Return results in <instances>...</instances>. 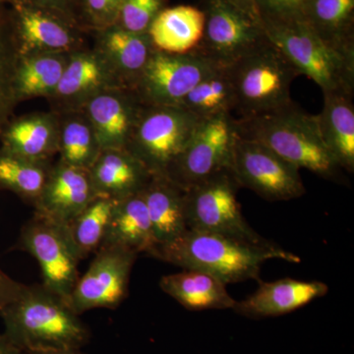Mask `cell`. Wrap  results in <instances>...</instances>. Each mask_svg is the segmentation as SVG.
I'll return each instance as SVG.
<instances>
[{"label":"cell","mask_w":354,"mask_h":354,"mask_svg":"<svg viewBox=\"0 0 354 354\" xmlns=\"http://www.w3.org/2000/svg\"><path fill=\"white\" fill-rule=\"evenodd\" d=\"M24 286L23 283L14 281L0 268V315L7 305L19 297Z\"/></svg>","instance_id":"obj_38"},{"label":"cell","mask_w":354,"mask_h":354,"mask_svg":"<svg viewBox=\"0 0 354 354\" xmlns=\"http://www.w3.org/2000/svg\"><path fill=\"white\" fill-rule=\"evenodd\" d=\"M19 58L10 6L0 0V138L18 104L14 80Z\"/></svg>","instance_id":"obj_31"},{"label":"cell","mask_w":354,"mask_h":354,"mask_svg":"<svg viewBox=\"0 0 354 354\" xmlns=\"http://www.w3.org/2000/svg\"><path fill=\"white\" fill-rule=\"evenodd\" d=\"M3 1L8 4V6L25 4V6L50 9V10L55 11V12L66 16V17L74 21L77 25L81 27L80 17H79L80 0H3Z\"/></svg>","instance_id":"obj_37"},{"label":"cell","mask_w":354,"mask_h":354,"mask_svg":"<svg viewBox=\"0 0 354 354\" xmlns=\"http://www.w3.org/2000/svg\"><path fill=\"white\" fill-rule=\"evenodd\" d=\"M57 113H34L10 120L0 138V151L38 162H50L58 151Z\"/></svg>","instance_id":"obj_21"},{"label":"cell","mask_w":354,"mask_h":354,"mask_svg":"<svg viewBox=\"0 0 354 354\" xmlns=\"http://www.w3.org/2000/svg\"><path fill=\"white\" fill-rule=\"evenodd\" d=\"M167 3V0H121L115 25L136 34H148L153 21Z\"/></svg>","instance_id":"obj_34"},{"label":"cell","mask_w":354,"mask_h":354,"mask_svg":"<svg viewBox=\"0 0 354 354\" xmlns=\"http://www.w3.org/2000/svg\"><path fill=\"white\" fill-rule=\"evenodd\" d=\"M50 167V162L27 160L0 151V189L15 193L34 206Z\"/></svg>","instance_id":"obj_33"},{"label":"cell","mask_w":354,"mask_h":354,"mask_svg":"<svg viewBox=\"0 0 354 354\" xmlns=\"http://www.w3.org/2000/svg\"><path fill=\"white\" fill-rule=\"evenodd\" d=\"M307 0H254L263 25H288L304 22Z\"/></svg>","instance_id":"obj_35"},{"label":"cell","mask_w":354,"mask_h":354,"mask_svg":"<svg viewBox=\"0 0 354 354\" xmlns=\"http://www.w3.org/2000/svg\"><path fill=\"white\" fill-rule=\"evenodd\" d=\"M102 245L123 247L138 255L152 254L156 241L143 191L115 201Z\"/></svg>","instance_id":"obj_26"},{"label":"cell","mask_w":354,"mask_h":354,"mask_svg":"<svg viewBox=\"0 0 354 354\" xmlns=\"http://www.w3.org/2000/svg\"><path fill=\"white\" fill-rule=\"evenodd\" d=\"M241 138L258 142L298 169L335 180L339 165L324 145L316 115L291 102L286 106L235 120Z\"/></svg>","instance_id":"obj_3"},{"label":"cell","mask_w":354,"mask_h":354,"mask_svg":"<svg viewBox=\"0 0 354 354\" xmlns=\"http://www.w3.org/2000/svg\"><path fill=\"white\" fill-rule=\"evenodd\" d=\"M9 6L20 57L38 53H73L86 48L87 32L66 16L25 4Z\"/></svg>","instance_id":"obj_14"},{"label":"cell","mask_w":354,"mask_h":354,"mask_svg":"<svg viewBox=\"0 0 354 354\" xmlns=\"http://www.w3.org/2000/svg\"><path fill=\"white\" fill-rule=\"evenodd\" d=\"M228 1L234 3V6L241 7V8L244 9V10L248 11V12L258 15L257 11H256L254 0H228Z\"/></svg>","instance_id":"obj_40"},{"label":"cell","mask_w":354,"mask_h":354,"mask_svg":"<svg viewBox=\"0 0 354 354\" xmlns=\"http://www.w3.org/2000/svg\"><path fill=\"white\" fill-rule=\"evenodd\" d=\"M239 188L227 169L184 191L187 230L225 235L255 245L272 244L258 234L242 215L236 199Z\"/></svg>","instance_id":"obj_6"},{"label":"cell","mask_w":354,"mask_h":354,"mask_svg":"<svg viewBox=\"0 0 354 354\" xmlns=\"http://www.w3.org/2000/svg\"><path fill=\"white\" fill-rule=\"evenodd\" d=\"M27 354H82L79 351H38Z\"/></svg>","instance_id":"obj_41"},{"label":"cell","mask_w":354,"mask_h":354,"mask_svg":"<svg viewBox=\"0 0 354 354\" xmlns=\"http://www.w3.org/2000/svg\"><path fill=\"white\" fill-rule=\"evenodd\" d=\"M299 169L262 144L236 134L230 171L239 187L268 201L297 199L305 194Z\"/></svg>","instance_id":"obj_10"},{"label":"cell","mask_w":354,"mask_h":354,"mask_svg":"<svg viewBox=\"0 0 354 354\" xmlns=\"http://www.w3.org/2000/svg\"><path fill=\"white\" fill-rule=\"evenodd\" d=\"M70 53H38L20 57L14 80L17 102L50 97L64 75Z\"/></svg>","instance_id":"obj_28"},{"label":"cell","mask_w":354,"mask_h":354,"mask_svg":"<svg viewBox=\"0 0 354 354\" xmlns=\"http://www.w3.org/2000/svg\"><path fill=\"white\" fill-rule=\"evenodd\" d=\"M121 0H80L81 27L93 32L116 24Z\"/></svg>","instance_id":"obj_36"},{"label":"cell","mask_w":354,"mask_h":354,"mask_svg":"<svg viewBox=\"0 0 354 354\" xmlns=\"http://www.w3.org/2000/svg\"><path fill=\"white\" fill-rule=\"evenodd\" d=\"M228 67L236 97L235 111L241 118L292 102L290 86L299 73L269 39Z\"/></svg>","instance_id":"obj_5"},{"label":"cell","mask_w":354,"mask_h":354,"mask_svg":"<svg viewBox=\"0 0 354 354\" xmlns=\"http://www.w3.org/2000/svg\"><path fill=\"white\" fill-rule=\"evenodd\" d=\"M150 256L183 270H198L212 274L225 286L259 279L267 261L301 262V258L276 243L255 245L225 235L186 230L174 241L156 246Z\"/></svg>","instance_id":"obj_1"},{"label":"cell","mask_w":354,"mask_h":354,"mask_svg":"<svg viewBox=\"0 0 354 354\" xmlns=\"http://www.w3.org/2000/svg\"><path fill=\"white\" fill-rule=\"evenodd\" d=\"M17 248L37 260L43 283L69 304L70 295L78 281L77 254L66 225L35 215L21 230Z\"/></svg>","instance_id":"obj_9"},{"label":"cell","mask_w":354,"mask_h":354,"mask_svg":"<svg viewBox=\"0 0 354 354\" xmlns=\"http://www.w3.org/2000/svg\"><path fill=\"white\" fill-rule=\"evenodd\" d=\"M57 113L59 162L79 169H90L102 150L87 116L82 111Z\"/></svg>","instance_id":"obj_30"},{"label":"cell","mask_w":354,"mask_h":354,"mask_svg":"<svg viewBox=\"0 0 354 354\" xmlns=\"http://www.w3.org/2000/svg\"><path fill=\"white\" fill-rule=\"evenodd\" d=\"M179 106L201 120L232 114L236 108V97L230 67L218 66L209 72L188 93Z\"/></svg>","instance_id":"obj_29"},{"label":"cell","mask_w":354,"mask_h":354,"mask_svg":"<svg viewBox=\"0 0 354 354\" xmlns=\"http://www.w3.org/2000/svg\"><path fill=\"white\" fill-rule=\"evenodd\" d=\"M353 95H324L322 111L316 115L324 145L339 169L354 171Z\"/></svg>","instance_id":"obj_23"},{"label":"cell","mask_w":354,"mask_h":354,"mask_svg":"<svg viewBox=\"0 0 354 354\" xmlns=\"http://www.w3.org/2000/svg\"><path fill=\"white\" fill-rule=\"evenodd\" d=\"M0 354H27L16 346L6 335H0Z\"/></svg>","instance_id":"obj_39"},{"label":"cell","mask_w":354,"mask_h":354,"mask_svg":"<svg viewBox=\"0 0 354 354\" xmlns=\"http://www.w3.org/2000/svg\"><path fill=\"white\" fill-rule=\"evenodd\" d=\"M95 198L88 169L58 162L50 167L34 214L67 225Z\"/></svg>","instance_id":"obj_17"},{"label":"cell","mask_w":354,"mask_h":354,"mask_svg":"<svg viewBox=\"0 0 354 354\" xmlns=\"http://www.w3.org/2000/svg\"><path fill=\"white\" fill-rule=\"evenodd\" d=\"M200 122L199 118L183 106L144 104L127 150L153 176H165Z\"/></svg>","instance_id":"obj_7"},{"label":"cell","mask_w":354,"mask_h":354,"mask_svg":"<svg viewBox=\"0 0 354 354\" xmlns=\"http://www.w3.org/2000/svg\"><path fill=\"white\" fill-rule=\"evenodd\" d=\"M160 288L191 311L234 309L236 304L223 281L198 270H183L167 274L160 279Z\"/></svg>","instance_id":"obj_25"},{"label":"cell","mask_w":354,"mask_h":354,"mask_svg":"<svg viewBox=\"0 0 354 354\" xmlns=\"http://www.w3.org/2000/svg\"><path fill=\"white\" fill-rule=\"evenodd\" d=\"M93 34L95 50L108 60L122 85L133 90L155 50L149 35L127 31L118 25Z\"/></svg>","instance_id":"obj_20"},{"label":"cell","mask_w":354,"mask_h":354,"mask_svg":"<svg viewBox=\"0 0 354 354\" xmlns=\"http://www.w3.org/2000/svg\"><path fill=\"white\" fill-rule=\"evenodd\" d=\"M304 22L337 50L354 55V0H307Z\"/></svg>","instance_id":"obj_27"},{"label":"cell","mask_w":354,"mask_h":354,"mask_svg":"<svg viewBox=\"0 0 354 354\" xmlns=\"http://www.w3.org/2000/svg\"><path fill=\"white\" fill-rule=\"evenodd\" d=\"M115 201L95 198L66 225L70 239L81 261L97 252L104 244Z\"/></svg>","instance_id":"obj_32"},{"label":"cell","mask_w":354,"mask_h":354,"mask_svg":"<svg viewBox=\"0 0 354 354\" xmlns=\"http://www.w3.org/2000/svg\"><path fill=\"white\" fill-rule=\"evenodd\" d=\"M143 196L156 246L169 243L187 230L184 190L171 179L164 176H152L143 190Z\"/></svg>","instance_id":"obj_24"},{"label":"cell","mask_w":354,"mask_h":354,"mask_svg":"<svg viewBox=\"0 0 354 354\" xmlns=\"http://www.w3.org/2000/svg\"><path fill=\"white\" fill-rule=\"evenodd\" d=\"M205 28L195 48L216 64L230 66L268 41L259 16L228 0H203Z\"/></svg>","instance_id":"obj_8"},{"label":"cell","mask_w":354,"mask_h":354,"mask_svg":"<svg viewBox=\"0 0 354 354\" xmlns=\"http://www.w3.org/2000/svg\"><path fill=\"white\" fill-rule=\"evenodd\" d=\"M329 286L322 281L283 279L260 283L253 295L237 302L234 310L247 318L262 319L285 315L325 297Z\"/></svg>","instance_id":"obj_18"},{"label":"cell","mask_w":354,"mask_h":354,"mask_svg":"<svg viewBox=\"0 0 354 354\" xmlns=\"http://www.w3.org/2000/svg\"><path fill=\"white\" fill-rule=\"evenodd\" d=\"M138 254L115 245H102L82 277H79L69 298L75 313L93 309H114L128 295L130 274Z\"/></svg>","instance_id":"obj_13"},{"label":"cell","mask_w":354,"mask_h":354,"mask_svg":"<svg viewBox=\"0 0 354 354\" xmlns=\"http://www.w3.org/2000/svg\"><path fill=\"white\" fill-rule=\"evenodd\" d=\"M88 171L95 197L113 201L142 192L153 176L127 149L102 150Z\"/></svg>","instance_id":"obj_19"},{"label":"cell","mask_w":354,"mask_h":354,"mask_svg":"<svg viewBox=\"0 0 354 354\" xmlns=\"http://www.w3.org/2000/svg\"><path fill=\"white\" fill-rule=\"evenodd\" d=\"M268 39L288 57L299 75L312 79L323 94L354 93V55L337 50L305 22L264 26Z\"/></svg>","instance_id":"obj_4"},{"label":"cell","mask_w":354,"mask_h":354,"mask_svg":"<svg viewBox=\"0 0 354 354\" xmlns=\"http://www.w3.org/2000/svg\"><path fill=\"white\" fill-rule=\"evenodd\" d=\"M218 66L195 50L176 55L155 48L133 91L145 106H179Z\"/></svg>","instance_id":"obj_12"},{"label":"cell","mask_w":354,"mask_h":354,"mask_svg":"<svg viewBox=\"0 0 354 354\" xmlns=\"http://www.w3.org/2000/svg\"><path fill=\"white\" fill-rule=\"evenodd\" d=\"M4 335L26 353L80 351L90 330L68 302L41 285L26 286L1 315Z\"/></svg>","instance_id":"obj_2"},{"label":"cell","mask_w":354,"mask_h":354,"mask_svg":"<svg viewBox=\"0 0 354 354\" xmlns=\"http://www.w3.org/2000/svg\"><path fill=\"white\" fill-rule=\"evenodd\" d=\"M111 88L125 87L99 50L84 48L70 53L64 75L48 99L57 113L78 111L91 97Z\"/></svg>","instance_id":"obj_15"},{"label":"cell","mask_w":354,"mask_h":354,"mask_svg":"<svg viewBox=\"0 0 354 354\" xmlns=\"http://www.w3.org/2000/svg\"><path fill=\"white\" fill-rule=\"evenodd\" d=\"M144 104L131 88L97 93L81 111L87 116L101 150L127 149Z\"/></svg>","instance_id":"obj_16"},{"label":"cell","mask_w":354,"mask_h":354,"mask_svg":"<svg viewBox=\"0 0 354 354\" xmlns=\"http://www.w3.org/2000/svg\"><path fill=\"white\" fill-rule=\"evenodd\" d=\"M235 139L232 114L201 120L165 176L185 191L230 169Z\"/></svg>","instance_id":"obj_11"},{"label":"cell","mask_w":354,"mask_h":354,"mask_svg":"<svg viewBox=\"0 0 354 354\" xmlns=\"http://www.w3.org/2000/svg\"><path fill=\"white\" fill-rule=\"evenodd\" d=\"M205 28V13L201 7H165L149 29L153 48L165 53H190L199 46Z\"/></svg>","instance_id":"obj_22"}]
</instances>
